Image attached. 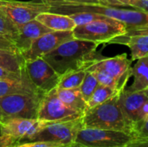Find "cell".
<instances>
[{
    "instance_id": "1",
    "label": "cell",
    "mask_w": 148,
    "mask_h": 147,
    "mask_svg": "<svg viewBox=\"0 0 148 147\" xmlns=\"http://www.w3.org/2000/svg\"><path fill=\"white\" fill-rule=\"evenodd\" d=\"M49 12L69 15L75 12H92L125 23L127 29L148 25V13L131 7L113 6L100 3H72L64 1L46 2Z\"/></svg>"
},
{
    "instance_id": "2",
    "label": "cell",
    "mask_w": 148,
    "mask_h": 147,
    "mask_svg": "<svg viewBox=\"0 0 148 147\" xmlns=\"http://www.w3.org/2000/svg\"><path fill=\"white\" fill-rule=\"evenodd\" d=\"M98 43L73 38L64 42L42 58L50 64L55 71L62 75L86 68L87 64L96 56Z\"/></svg>"
},
{
    "instance_id": "3",
    "label": "cell",
    "mask_w": 148,
    "mask_h": 147,
    "mask_svg": "<svg viewBox=\"0 0 148 147\" xmlns=\"http://www.w3.org/2000/svg\"><path fill=\"white\" fill-rule=\"evenodd\" d=\"M119 94L101 105L88 108L82 118L83 127L116 130L136 133L135 126L125 117L121 109Z\"/></svg>"
},
{
    "instance_id": "4",
    "label": "cell",
    "mask_w": 148,
    "mask_h": 147,
    "mask_svg": "<svg viewBox=\"0 0 148 147\" xmlns=\"http://www.w3.org/2000/svg\"><path fill=\"white\" fill-rule=\"evenodd\" d=\"M139 139L135 133L82 127L75 143L94 147H128Z\"/></svg>"
},
{
    "instance_id": "5",
    "label": "cell",
    "mask_w": 148,
    "mask_h": 147,
    "mask_svg": "<svg viewBox=\"0 0 148 147\" xmlns=\"http://www.w3.org/2000/svg\"><path fill=\"white\" fill-rule=\"evenodd\" d=\"M127 30L125 23L110 18L77 25L73 29V35L74 38L101 44L108 43L110 40L124 35Z\"/></svg>"
},
{
    "instance_id": "6",
    "label": "cell",
    "mask_w": 148,
    "mask_h": 147,
    "mask_svg": "<svg viewBox=\"0 0 148 147\" xmlns=\"http://www.w3.org/2000/svg\"><path fill=\"white\" fill-rule=\"evenodd\" d=\"M44 94H15L0 98V106L5 120L11 118L37 119Z\"/></svg>"
},
{
    "instance_id": "7",
    "label": "cell",
    "mask_w": 148,
    "mask_h": 147,
    "mask_svg": "<svg viewBox=\"0 0 148 147\" xmlns=\"http://www.w3.org/2000/svg\"><path fill=\"white\" fill-rule=\"evenodd\" d=\"M0 10L19 29L36 19L40 13L49 11V5L42 0L41 2L0 0Z\"/></svg>"
},
{
    "instance_id": "8",
    "label": "cell",
    "mask_w": 148,
    "mask_h": 147,
    "mask_svg": "<svg viewBox=\"0 0 148 147\" xmlns=\"http://www.w3.org/2000/svg\"><path fill=\"white\" fill-rule=\"evenodd\" d=\"M82 118L68 121L48 122L30 141H50L65 146L74 145L79 131L83 127Z\"/></svg>"
},
{
    "instance_id": "9",
    "label": "cell",
    "mask_w": 148,
    "mask_h": 147,
    "mask_svg": "<svg viewBox=\"0 0 148 147\" xmlns=\"http://www.w3.org/2000/svg\"><path fill=\"white\" fill-rule=\"evenodd\" d=\"M82 115L63 103L55 88L44 94L40 103L37 119L45 122H59L76 120L82 118Z\"/></svg>"
},
{
    "instance_id": "10",
    "label": "cell",
    "mask_w": 148,
    "mask_h": 147,
    "mask_svg": "<svg viewBox=\"0 0 148 147\" xmlns=\"http://www.w3.org/2000/svg\"><path fill=\"white\" fill-rule=\"evenodd\" d=\"M131 63L132 61L129 60L127 55L124 53L109 58L95 57L87 64L85 69L87 71H91L95 68L103 69L113 75L119 81L122 89H125L127 83L132 75Z\"/></svg>"
},
{
    "instance_id": "11",
    "label": "cell",
    "mask_w": 148,
    "mask_h": 147,
    "mask_svg": "<svg viewBox=\"0 0 148 147\" xmlns=\"http://www.w3.org/2000/svg\"><path fill=\"white\" fill-rule=\"evenodd\" d=\"M25 69L33 84L42 92L48 93L57 88L61 76L42 57L25 62Z\"/></svg>"
},
{
    "instance_id": "12",
    "label": "cell",
    "mask_w": 148,
    "mask_h": 147,
    "mask_svg": "<svg viewBox=\"0 0 148 147\" xmlns=\"http://www.w3.org/2000/svg\"><path fill=\"white\" fill-rule=\"evenodd\" d=\"M48 122L38 119L11 118L5 120L2 125V135H8L16 142L30 141Z\"/></svg>"
},
{
    "instance_id": "13",
    "label": "cell",
    "mask_w": 148,
    "mask_h": 147,
    "mask_svg": "<svg viewBox=\"0 0 148 147\" xmlns=\"http://www.w3.org/2000/svg\"><path fill=\"white\" fill-rule=\"evenodd\" d=\"M74 38L73 30L69 31H50L41 36L36 39L31 47L23 54V58L25 62L42 57L46 54L56 49L66 41Z\"/></svg>"
},
{
    "instance_id": "14",
    "label": "cell",
    "mask_w": 148,
    "mask_h": 147,
    "mask_svg": "<svg viewBox=\"0 0 148 147\" xmlns=\"http://www.w3.org/2000/svg\"><path fill=\"white\" fill-rule=\"evenodd\" d=\"M148 100L145 91H130L127 88L119 94V104L125 117L135 126L141 123V111L145 102Z\"/></svg>"
},
{
    "instance_id": "15",
    "label": "cell",
    "mask_w": 148,
    "mask_h": 147,
    "mask_svg": "<svg viewBox=\"0 0 148 147\" xmlns=\"http://www.w3.org/2000/svg\"><path fill=\"white\" fill-rule=\"evenodd\" d=\"M18 36L15 41L16 50L22 55L26 52L33 44V42L45 33L53 31L47 28L42 23L34 19L23 24L18 29Z\"/></svg>"
},
{
    "instance_id": "16",
    "label": "cell",
    "mask_w": 148,
    "mask_h": 147,
    "mask_svg": "<svg viewBox=\"0 0 148 147\" xmlns=\"http://www.w3.org/2000/svg\"><path fill=\"white\" fill-rule=\"evenodd\" d=\"M45 94L39 90L29 79L25 64L22 69V79L16 80H3L0 79V98L15 94Z\"/></svg>"
},
{
    "instance_id": "17",
    "label": "cell",
    "mask_w": 148,
    "mask_h": 147,
    "mask_svg": "<svg viewBox=\"0 0 148 147\" xmlns=\"http://www.w3.org/2000/svg\"><path fill=\"white\" fill-rule=\"evenodd\" d=\"M127 46L131 50V61L148 55V35H122L108 42Z\"/></svg>"
},
{
    "instance_id": "18",
    "label": "cell",
    "mask_w": 148,
    "mask_h": 147,
    "mask_svg": "<svg viewBox=\"0 0 148 147\" xmlns=\"http://www.w3.org/2000/svg\"><path fill=\"white\" fill-rule=\"evenodd\" d=\"M36 20L53 31H69L76 27L75 23L69 16L49 11L40 13Z\"/></svg>"
},
{
    "instance_id": "19",
    "label": "cell",
    "mask_w": 148,
    "mask_h": 147,
    "mask_svg": "<svg viewBox=\"0 0 148 147\" xmlns=\"http://www.w3.org/2000/svg\"><path fill=\"white\" fill-rule=\"evenodd\" d=\"M132 76L134 81L127 90L146 91L148 88V55L137 60L132 68Z\"/></svg>"
},
{
    "instance_id": "20",
    "label": "cell",
    "mask_w": 148,
    "mask_h": 147,
    "mask_svg": "<svg viewBox=\"0 0 148 147\" xmlns=\"http://www.w3.org/2000/svg\"><path fill=\"white\" fill-rule=\"evenodd\" d=\"M56 91L59 99L70 108L82 114L87 110V102L83 99L80 88H72V89L56 88Z\"/></svg>"
},
{
    "instance_id": "21",
    "label": "cell",
    "mask_w": 148,
    "mask_h": 147,
    "mask_svg": "<svg viewBox=\"0 0 148 147\" xmlns=\"http://www.w3.org/2000/svg\"><path fill=\"white\" fill-rule=\"evenodd\" d=\"M86 73H87L86 69L81 68L62 75L60 77V81L56 88L58 89L79 88L86 75Z\"/></svg>"
},
{
    "instance_id": "22",
    "label": "cell",
    "mask_w": 148,
    "mask_h": 147,
    "mask_svg": "<svg viewBox=\"0 0 148 147\" xmlns=\"http://www.w3.org/2000/svg\"><path fill=\"white\" fill-rule=\"evenodd\" d=\"M24 64L25 61L20 53L0 50V66L13 71L21 72Z\"/></svg>"
},
{
    "instance_id": "23",
    "label": "cell",
    "mask_w": 148,
    "mask_h": 147,
    "mask_svg": "<svg viewBox=\"0 0 148 147\" xmlns=\"http://www.w3.org/2000/svg\"><path fill=\"white\" fill-rule=\"evenodd\" d=\"M121 91H118L114 88H112L108 86L99 84L89 100L87 101V109L92 108L98 105H101L112 98L113 96L119 94Z\"/></svg>"
},
{
    "instance_id": "24",
    "label": "cell",
    "mask_w": 148,
    "mask_h": 147,
    "mask_svg": "<svg viewBox=\"0 0 148 147\" xmlns=\"http://www.w3.org/2000/svg\"><path fill=\"white\" fill-rule=\"evenodd\" d=\"M18 28L0 10V36L15 42L18 36Z\"/></svg>"
},
{
    "instance_id": "25",
    "label": "cell",
    "mask_w": 148,
    "mask_h": 147,
    "mask_svg": "<svg viewBox=\"0 0 148 147\" xmlns=\"http://www.w3.org/2000/svg\"><path fill=\"white\" fill-rule=\"evenodd\" d=\"M98 85H99V82L95 75H94V73L90 71H87L86 75L79 88L82 93V95L83 99L86 101V102L89 100V98L91 97V95L93 94V93L95 92Z\"/></svg>"
},
{
    "instance_id": "26",
    "label": "cell",
    "mask_w": 148,
    "mask_h": 147,
    "mask_svg": "<svg viewBox=\"0 0 148 147\" xmlns=\"http://www.w3.org/2000/svg\"><path fill=\"white\" fill-rule=\"evenodd\" d=\"M90 72L94 73V75H95L99 84L110 87V88H114L118 91L123 90L122 88L121 87L119 81L113 75H111L109 73H108L107 71L101 69V68H95V69L91 70Z\"/></svg>"
},
{
    "instance_id": "27",
    "label": "cell",
    "mask_w": 148,
    "mask_h": 147,
    "mask_svg": "<svg viewBox=\"0 0 148 147\" xmlns=\"http://www.w3.org/2000/svg\"><path fill=\"white\" fill-rule=\"evenodd\" d=\"M68 16H69L74 20L76 26L77 25H82L85 23H88L97 21V20L110 19L109 17H107L105 16L96 14V13H92V12H75V13L69 14Z\"/></svg>"
},
{
    "instance_id": "28",
    "label": "cell",
    "mask_w": 148,
    "mask_h": 147,
    "mask_svg": "<svg viewBox=\"0 0 148 147\" xmlns=\"http://www.w3.org/2000/svg\"><path fill=\"white\" fill-rule=\"evenodd\" d=\"M13 147H66L65 146L50 141H41V140H34V141H25L21 142L20 144H16Z\"/></svg>"
},
{
    "instance_id": "29",
    "label": "cell",
    "mask_w": 148,
    "mask_h": 147,
    "mask_svg": "<svg viewBox=\"0 0 148 147\" xmlns=\"http://www.w3.org/2000/svg\"><path fill=\"white\" fill-rule=\"evenodd\" d=\"M23 69V68H22ZM0 79L3 80H21L22 79V71H13L8 68H5L2 66H0Z\"/></svg>"
},
{
    "instance_id": "30",
    "label": "cell",
    "mask_w": 148,
    "mask_h": 147,
    "mask_svg": "<svg viewBox=\"0 0 148 147\" xmlns=\"http://www.w3.org/2000/svg\"><path fill=\"white\" fill-rule=\"evenodd\" d=\"M127 7H131L148 13V0H132L127 3Z\"/></svg>"
},
{
    "instance_id": "31",
    "label": "cell",
    "mask_w": 148,
    "mask_h": 147,
    "mask_svg": "<svg viewBox=\"0 0 148 147\" xmlns=\"http://www.w3.org/2000/svg\"><path fill=\"white\" fill-rule=\"evenodd\" d=\"M0 50H7V51L18 52L16 50L15 43L11 40H10V39H8L6 37L1 36H0Z\"/></svg>"
},
{
    "instance_id": "32",
    "label": "cell",
    "mask_w": 148,
    "mask_h": 147,
    "mask_svg": "<svg viewBox=\"0 0 148 147\" xmlns=\"http://www.w3.org/2000/svg\"><path fill=\"white\" fill-rule=\"evenodd\" d=\"M136 133L140 139H148V118L139 125L136 130Z\"/></svg>"
},
{
    "instance_id": "33",
    "label": "cell",
    "mask_w": 148,
    "mask_h": 147,
    "mask_svg": "<svg viewBox=\"0 0 148 147\" xmlns=\"http://www.w3.org/2000/svg\"><path fill=\"white\" fill-rule=\"evenodd\" d=\"M16 140L8 135H0V147H13Z\"/></svg>"
},
{
    "instance_id": "34",
    "label": "cell",
    "mask_w": 148,
    "mask_h": 147,
    "mask_svg": "<svg viewBox=\"0 0 148 147\" xmlns=\"http://www.w3.org/2000/svg\"><path fill=\"white\" fill-rule=\"evenodd\" d=\"M124 35H148V25L144 27H139L134 28L131 29H127V32Z\"/></svg>"
},
{
    "instance_id": "35",
    "label": "cell",
    "mask_w": 148,
    "mask_h": 147,
    "mask_svg": "<svg viewBox=\"0 0 148 147\" xmlns=\"http://www.w3.org/2000/svg\"><path fill=\"white\" fill-rule=\"evenodd\" d=\"M104 4L113 5V6H122L127 7L128 3V0H104Z\"/></svg>"
},
{
    "instance_id": "36",
    "label": "cell",
    "mask_w": 148,
    "mask_h": 147,
    "mask_svg": "<svg viewBox=\"0 0 148 147\" xmlns=\"http://www.w3.org/2000/svg\"><path fill=\"white\" fill-rule=\"evenodd\" d=\"M44 2L51 1H64V2H72V3H100L104 4V0H42Z\"/></svg>"
},
{
    "instance_id": "37",
    "label": "cell",
    "mask_w": 148,
    "mask_h": 147,
    "mask_svg": "<svg viewBox=\"0 0 148 147\" xmlns=\"http://www.w3.org/2000/svg\"><path fill=\"white\" fill-rule=\"evenodd\" d=\"M129 147H148V139H140L134 144H132Z\"/></svg>"
},
{
    "instance_id": "38",
    "label": "cell",
    "mask_w": 148,
    "mask_h": 147,
    "mask_svg": "<svg viewBox=\"0 0 148 147\" xmlns=\"http://www.w3.org/2000/svg\"><path fill=\"white\" fill-rule=\"evenodd\" d=\"M5 118H4V114H3V112L2 110V107L0 106V123H3L4 121Z\"/></svg>"
},
{
    "instance_id": "39",
    "label": "cell",
    "mask_w": 148,
    "mask_h": 147,
    "mask_svg": "<svg viewBox=\"0 0 148 147\" xmlns=\"http://www.w3.org/2000/svg\"><path fill=\"white\" fill-rule=\"evenodd\" d=\"M66 147H94V146H83V145H80V144L75 143L74 145H71V146H66Z\"/></svg>"
},
{
    "instance_id": "40",
    "label": "cell",
    "mask_w": 148,
    "mask_h": 147,
    "mask_svg": "<svg viewBox=\"0 0 148 147\" xmlns=\"http://www.w3.org/2000/svg\"><path fill=\"white\" fill-rule=\"evenodd\" d=\"M0 135H2V125L0 123Z\"/></svg>"
},
{
    "instance_id": "41",
    "label": "cell",
    "mask_w": 148,
    "mask_h": 147,
    "mask_svg": "<svg viewBox=\"0 0 148 147\" xmlns=\"http://www.w3.org/2000/svg\"><path fill=\"white\" fill-rule=\"evenodd\" d=\"M145 92H146V94H147V97H148V88L146 90V91H145Z\"/></svg>"
},
{
    "instance_id": "42",
    "label": "cell",
    "mask_w": 148,
    "mask_h": 147,
    "mask_svg": "<svg viewBox=\"0 0 148 147\" xmlns=\"http://www.w3.org/2000/svg\"><path fill=\"white\" fill-rule=\"evenodd\" d=\"M128 1H129V2H130V1H132V0H128ZM129 2H128V3H129Z\"/></svg>"
}]
</instances>
